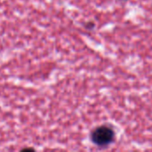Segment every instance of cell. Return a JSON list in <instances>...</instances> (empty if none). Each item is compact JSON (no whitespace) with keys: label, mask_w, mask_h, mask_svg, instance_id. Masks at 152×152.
<instances>
[{"label":"cell","mask_w":152,"mask_h":152,"mask_svg":"<svg viewBox=\"0 0 152 152\" xmlns=\"http://www.w3.org/2000/svg\"><path fill=\"white\" fill-rule=\"evenodd\" d=\"M116 139L114 130L108 126H100L92 130L90 134L91 142L97 147L106 148L111 145Z\"/></svg>","instance_id":"6da1fadb"},{"label":"cell","mask_w":152,"mask_h":152,"mask_svg":"<svg viewBox=\"0 0 152 152\" xmlns=\"http://www.w3.org/2000/svg\"><path fill=\"white\" fill-rule=\"evenodd\" d=\"M85 27H86V28H88V29H93V28H94L95 24H94V22H87V23L85 24Z\"/></svg>","instance_id":"7a4b0ae2"}]
</instances>
